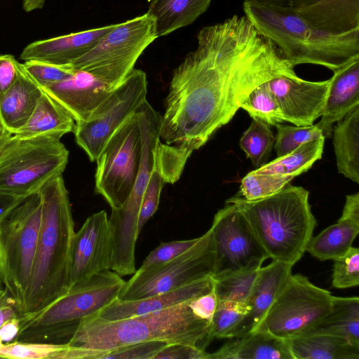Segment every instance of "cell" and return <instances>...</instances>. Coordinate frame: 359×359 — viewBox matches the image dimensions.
<instances>
[{
    "instance_id": "obj_1",
    "label": "cell",
    "mask_w": 359,
    "mask_h": 359,
    "mask_svg": "<svg viewBox=\"0 0 359 359\" xmlns=\"http://www.w3.org/2000/svg\"><path fill=\"white\" fill-rule=\"evenodd\" d=\"M198 45L174 70L161 115L163 143L192 154L227 124L250 92L294 67L244 16L202 28Z\"/></svg>"
},
{
    "instance_id": "obj_2",
    "label": "cell",
    "mask_w": 359,
    "mask_h": 359,
    "mask_svg": "<svg viewBox=\"0 0 359 359\" xmlns=\"http://www.w3.org/2000/svg\"><path fill=\"white\" fill-rule=\"evenodd\" d=\"M39 192L42 199L41 222L20 316L41 310L69 289L71 250L75 231L62 175L48 180Z\"/></svg>"
},
{
    "instance_id": "obj_3",
    "label": "cell",
    "mask_w": 359,
    "mask_h": 359,
    "mask_svg": "<svg viewBox=\"0 0 359 359\" xmlns=\"http://www.w3.org/2000/svg\"><path fill=\"white\" fill-rule=\"evenodd\" d=\"M245 16L294 67L323 66L332 72L359 58V29L332 34L311 25L295 9L243 1Z\"/></svg>"
},
{
    "instance_id": "obj_4",
    "label": "cell",
    "mask_w": 359,
    "mask_h": 359,
    "mask_svg": "<svg viewBox=\"0 0 359 359\" xmlns=\"http://www.w3.org/2000/svg\"><path fill=\"white\" fill-rule=\"evenodd\" d=\"M309 197L304 188L288 184L261 199L236 195L226 202L242 211L268 258L293 266L306 251L316 226Z\"/></svg>"
},
{
    "instance_id": "obj_5",
    "label": "cell",
    "mask_w": 359,
    "mask_h": 359,
    "mask_svg": "<svg viewBox=\"0 0 359 359\" xmlns=\"http://www.w3.org/2000/svg\"><path fill=\"white\" fill-rule=\"evenodd\" d=\"M189 302L119 320L89 317L67 344L99 351L152 341L197 346L208 333L209 321L194 315Z\"/></svg>"
},
{
    "instance_id": "obj_6",
    "label": "cell",
    "mask_w": 359,
    "mask_h": 359,
    "mask_svg": "<svg viewBox=\"0 0 359 359\" xmlns=\"http://www.w3.org/2000/svg\"><path fill=\"white\" fill-rule=\"evenodd\" d=\"M125 283L109 269L72 285L41 310L19 316V331L13 341L67 344L83 321L118 299Z\"/></svg>"
},
{
    "instance_id": "obj_7",
    "label": "cell",
    "mask_w": 359,
    "mask_h": 359,
    "mask_svg": "<svg viewBox=\"0 0 359 359\" xmlns=\"http://www.w3.org/2000/svg\"><path fill=\"white\" fill-rule=\"evenodd\" d=\"M62 137L44 134L20 139L11 135L0 150V195L24 198L62 175L69 158Z\"/></svg>"
},
{
    "instance_id": "obj_8",
    "label": "cell",
    "mask_w": 359,
    "mask_h": 359,
    "mask_svg": "<svg viewBox=\"0 0 359 359\" xmlns=\"http://www.w3.org/2000/svg\"><path fill=\"white\" fill-rule=\"evenodd\" d=\"M42 217L39 190L25 198L0 221V279L22 310L36 253Z\"/></svg>"
},
{
    "instance_id": "obj_9",
    "label": "cell",
    "mask_w": 359,
    "mask_h": 359,
    "mask_svg": "<svg viewBox=\"0 0 359 359\" xmlns=\"http://www.w3.org/2000/svg\"><path fill=\"white\" fill-rule=\"evenodd\" d=\"M156 39L154 20L146 13L116 24L95 47L68 66L73 70L89 72L118 86Z\"/></svg>"
},
{
    "instance_id": "obj_10",
    "label": "cell",
    "mask_w": 359,
    "mask_h": 359,
    "mask_svg": "<svg viewBox=\"0 0 359 359\" xmlns=\"http://www.w3.org/2000/svg\"><path fill=\"white\" fill-rule=\"evenodd\" d=\"M332 297L306 276L291 274L253 332L283 340L306 334L330 311Z\"/></svg>"
},
{
    "instance_id": "obj_11",
    "label": "cell",
    "mask_w": 359,
    "mask_h": 359,
    "mask_svg": "<svg viewBox=\"0 0 359 359\" xmlns=\"http://www.w3.org/2000/svg\"><path fill=\"white\" fill-rule=\"evenodd\" d=\"M215 248L210 229L180 255L162 264L137 269L121 290L118 299L135 300L168 292L212 276Z\"/></svg>"
},
{
    "instance_id": "obj_12",
    "label": "cell",
    "mask_w": 359,
    "mask_h": 359,
    "mask_svg": "<svg viewBox=\"0 0 359 359\" xmlns=\"http://www.w3.org/2000/svg\"><path fill=\"white\" fill-rule=\"evenodd\" d=\"M142 137L136 112L117 129L96 160L95 191L116 208L131 193L139 172Z\"/></svg>"
},
{
    "instance_id": "obj_13",
    "label": "cell",
    "mask_w": 359,
    "mask_h": 359,
    "mask_svg": "<svg viewBox=\"0 0 359 359\" xmlns=\"http://www.w3.org/2000/svg\"><path fill=\"white\" fill-rule=\"evenodd\" d=\"M147 93L146 74L133 69L86 120L76 122L75 141L90 161H96L114 133L147 100Z\"/></svg>"
},
{
    "instance_id": "obj_14",
    "label": "cell",
    "mask_w": 359,
    "mask_h": 359,
    "mask_svg": "<svg viewBox=\"0 0 359 359\" xmlns=\"http://www.w3.org/2000/svg\"><path fill=\"white\" fill-rule=\"evenodd\" d=\"M135 112L142 137L139 172L128 198L122 205L111 209L109 218L114 249L122 254H130L135 250L141 202L154 168L156 149L160 141L161 115L147 100Z\"/></svg>"
},
{
    "instance_id": "obj_15",
    "label": "cell",
    "mask_w": 359,
    "mask_h": 359,
    "mask_svg": "<svg viewBox=\"0 0 359 359\" xmlns=\"http://www.w3.org/2000/svg\"><path fill=\"white\" fill-rule=\"evenodd\" d=\"M215 248V271L212 277L257 269L268 256L242 211L226 203L215 215L210 227Z\"/></svg>"
},
{
    "instance_id": "obj_16",
    "label": "cell",
    "mask_w": 359,
    "mask_h": 359,
    "mask_svg": "<svg viewBox=\"0 0 359 359\" xmlns=\"http://www.w3.org/2000/svg\"><path fill=\"white\" fill-rule=\"evenodd\" d=\"M113 239L102 210L89 216L75 231L71 250L69 287L111 267Z\"/></svg>"
},
{
    "instance_id": "obj_17",
    "label": "cell",
    "mask_w": 359,
    "mask_h": 359,
    "mask_svg": "<svg viewBox=\"0 0 359 359\" xmlns=\"http://www.w3.org/2000/svg\"><path fill=\"white\" fill-rule=\"evenodd\" d=\"M266 83L280 107L284 122L308 126L321 116L330 79L310 81L282 76Z\"/></svg>"
},
{
    "instance_id": "obj_18",
    "label": "cell",
    "mask_w": 359,
    "mask_h": 359,
    "mask_svg": "<svg viewBox=\"0 0 359 359\" xmlns=\"http://www.w3.org/2000/svg\"><path fill=\"white\" fill-rule=\"evenodd\" d=\"M116 86L89 72L74 70L67 79L41 89L79 122L86 120Z\"/></svg>"
},
{
    "instance_id": "obj_19",
    "label": "cell",
    "mask_w": 359,
    "mask_h": 359,
    "mask_svg": "<svg viewBox=\"0 0 359 359\" xmlns=\"http://www.w3.org/2000/svg\"><path fill=\"white\" fill-rule=\"evenodd\" d=\"M292 265L273 261L259 270L251 293L245 302L248 313L226 339L243 337L256 328L292 274Z\"/></svg>"
},
{
    "instance_id": "obj_20",
    "label": "cell",
    "mask_w": 359,
    "mask_h": 359,
    "mask_svg": "<svg viewBox=\"0 0 359 359\" xmlns=\"http://www.w3.org/2000/svg\"><path fill=\"white\" fill-rule=\"evenodd\" d=\"M116 25L88 29L34 41L27 45L20 59L67 66L90 51Z\"/></svg>"
},
{
    "instance_id": "obj_21",
    "label": "cell",
    "mask_w": 359,
    "mask_h": 359,
    "mask_svg": "<svg viewBox=\"0 0 359 359\" xmlns=\"http://www.w3.org/2000/svg\"><path fill=\"white\" fill-rule=\"evenodd\" d=\"M213 288L209 276L178 288L135 300L116 299L97 316L109 320H119L161 311L191 300L209 292Z\"/></svg>"
},
{
    "instance_id": "obj_22",
    "label": "cell",
    "mask_w": 359,
    "mask_h": 359,
    "mask_svg": "<svg viewBox=\"0 0 359 359\" xmlns=\"http://www.w3.org/2000/svg\"><path fill=\"white\" fill-rule=\"evenodd\" d=\"M333 73L321 119L316 123L325 138L332 136L334 123L359 106V58Z\"/></svg>"
},
{
    "instance_id": "obj_23",
    "label": "cell",
    "mask_w": 359,
    "mask_h": 359,
    "mask_svg": "<svg viewBox=\"0 0 359 359\" xmlns=\"http://www.w3.org/2000/svg\"><path fill=\"white\" fill-rule=\"evenodd\" d=\"M43 93L19 62L17 80L0 98V120L7 132L13 135L26 124Z\"/></svg>"
},
{
    "instance_id": "obj_24",
    "label": "cell",
    "mask_w": 359,
    "mask_h": 359,
    "mask_svg": "<svg viewBox=\"0 0 359 359\" xmlns=\"http://www.w3.org/2000/svg\"><path fill=\"white\" fill-rule=\"evenodd\" d=\"M295 10L327 33L341 34L359 29V0H318Z\"/></svg>"
},
{
    "instance_id": "obj_25",
    "label": "cell",
    "mask_w": 359,
    "mask_h": 359,
    "mask_svg": "<svg viewBox=\"0 0 359 359\" xmlns=\"http://www.w3.org/2000/svg\"><path fill=\"white\" fill-rule=\"evenodd\" d=\"M208 353L207 359H293L285 340L255 331Z\"/></svg>"
},
{
    "instance_id": "obj_26",
    "label": "cell",
    "mask_w": 359,
    "mask_h": 359,
    "mask_svg": "<svg viewBox=\"0 0 359 359\" xmlns=\"http://www.w3.org/2000/svg\"><path fill=\"white\" fill-rule=\"evenodd\" d=\"M293 359H359V346L325 334H305L285 340Z\"/></svg>"
},
{
    "instance_id": "obj_27",
    "label": "cell",
    "mask_w": 359,
    "mask_h": 359,
    "mask_svg": "<svg viewBox=\"0 0 359 359\" xmlns=\"http://www.w3.org/2000/svg\"><path fill=\"white\" fill-rule=\"evenodd\" d=\"M212 0H152L147 12L153 19L156 35L166 36L193 23Z\"/></svg>"
},
{
    "instance_id": "obj_28",
    "label": "cell",
    "mask_w": 359,
    "mask_h": 359,
    "mask_svg": "<svg viewBox=\"0 0 359 359\" xmlns=\"http://www.w3.org/2000/svg\"><path fill=\"white\" fill-rule=\"evenodd\" d=\"M333 145L338 172L359 183V106L337 122Z\"/></svg>"
},
{
    "instance_id": "obj_29",
    "label": "cell",
    "mask_w": 359,
    "mask_h": 359,
    "mask_svg": "<svg viewBox=\"0 0 359 359\" xmlns=\"http://www.w3.org/2000/svg\"><path fill=\"white\" fill-rule=\"evenodd\" d=\"M76 121L55 100L45 92L39 98L34 112L14 137L25 139L44 134L64 135L73 132Z\"/></svg>"
},
{
    "instance_id": "obj_30",
    "label": "cell",
    "mask_w": 359,
    "mask_h": 359,
    "mask_svg": "<svg viewBox=\"0 0 359 359\" xmlns=\"http://www.w3.org/2000/svg\"><path fill=\"white\" fill-rule=\"evenodd\" d=\"M358 233L359 219L341 214L337 223L311 238L306 252L320 261L337 259L350 250Z\"/></svg>"
},
{
    "instance_id": "obj_31",
    "label": "cell",
    "mask_w": 359,
    "mask_h": 359,
    "mask_svg": "<svg viewBox=\"0 0 359 359\" xmlns=\"http://www.w3.org/2000/svg\"><path fill=\"white\" fill-rule=\"evenodd\" d=\"M306 334L334 335L359 346L358 297L333 296L330 311Z\"/></svg>"
},
{
    "instance_id": "obj_32",
    "label": "cell",
    "mask_w": 359,
    "mask_h": 359,
    "mask_svg": "<svg viewBox=\"0 0 359 359\" xmlns=\"http://www.w3.org/2000/svg\"><path fill=\"white\" fill-rule=\"evenodd\" d=\"M325 137L306 142L289 154L253 170L259 174H275L295 177L306 172L322 157Z\"/></svg>"
},
{
    "instance_id": "obj_33",
    "label": "cell",
    "mask_w": 359,
    "mask_h": 359,
    "mask_svg": "<svg viewBox=\"0 0 359 359\" xmlns=\"http://www.w3.org/2000/svg\"><path fill=\"white\" fill-rule=\"evenodd\" d=\"M275 136L270 125L252 118L240 140V147L257 168L268 163L274 145Z\"/></svg>"
},
{
    "instance_id": "obj_34",
    "label": "cell",
    "mask_w": 359,
    "mask_h": 359,
    "mask_svg": "<svg viewBox=\"0 0 359 359\" xmlns=\"http://www.w3.org/2000/svg\"><path fill=\"white\" fill-rule=\"evenodd\" d=\"M259 269L239 271L212 277L217 300L245 303L251 293Z\"/></svg>"
},
{
    "instance_id": "obj_35",
    "label": "cell",
    "mask_w": 359,
    "mask_h": 359,
    "mask_svg": "<svg viewBox=\"0 0 359 359\" xmlns=\"http://www.w3.org/2000/svg\"><path fill=\"white\" fill-rule=\"evenodd\" d=\"M245 303L218 301L215 312L209 322L206 336L200 341L202 349L215 339H226L227 334L233 330L248 313Z\"/></svg>"
},
{
    "instance_id": "obj_36",
    "label": "cell",
    "mask_w": 359,
    "mask_h": 359,
    "mask_svg": "<svg viewBox=\"0 0 359 359\" xmlns=\"http://www.w3.org/2000/svg\"><path fill=\"white\" fill-rule=\"evenodd\" d=\"M266 82L252 90L240 109L246 111L252 118L259 119L275 126L284 121L280 107Z\"/></svg>"
},
{
    "instance_id": "obj_37",
    "label": "cell",
    "mask_w": 359,
    "mask_h": 359,
    "mask_svg": "<svg viewBox=\"0 0 359 359\" xmlns=\"http://www.w3.org/2000/svg\"><path fill=\"white\" fill-rule=\"evenodd\" d=\"M293 178L281 175L259 174L252 170L242 179L238 195L249 201L261 199L278 192Z\"/></svg>"
},
{
    "instance_id": "obj_38",
    "label": "cell",
    "mask_w": 359,
    "mask_h": 359,
    "mask_svg": "<svg viewBox=\"0 0 359 359\" xmlns=\"http://www.w3.org/2000/svg\"><path fill=\"white\" fill-rule=\"evenodd\" d=\"M273 147L277 157L285 156L300 145L324 137L317 124L308 126H292L278 123Z\"/></svg>"
},
{
    "instance_id": "obj_39",
    "label": "cell",
    "mask_w": 359,
    "mask_h": 359,
    "mask_svg": "<svg viewBox=\"0 0 359 359\" xmlns=\"http://www.w3.org/2000/svg\"><path fill=\"white\" fill-rule=\"evenodd\" d=\"M191 153L175 145L158 142L155 152V168L165 183L179 180Z\"/></svg>"
},
{
    "instance_id": "obj_40",
    "label": "cell",
    "mask_w": 359,
    "mask_h": 359,
    "mask_svg": "<svg viewBox=\"0 0 359 359\" xmlns=\"http://www.w3.org/2000/svg\"><path fill=\"white\" fill-rule=\"evenodd\" d=\"M68 344L13 341L0 347V358L15 359H55Z\"/></svg>"
},
{
    "instance_id": "obj_41",
    "label": "cell",
    "mask_w": 359,
    "mask_h": 359,
    "mask_svg": "<svg viewBox=\"0 0 359 359\" xmlns=\"http://www.w3.org/2000/svg\"><path fill=\"white\" fill-rule=\"evenodd\" d=\"M332 285L345 289L359 285V248L351 247L342 257L334 260Z\"/></svg>"
},
{
    "instance_id": "obj_42",
    "label": "cell",
    "mask_w": 359,
    "mask_h": 359,
    "mask_svg": "<svg viewBox=\"0 0 359 359\" xmlns=\"http://www.w3.org/2000/svg\"><path fill=\"white\" fill-rule=\"evenodd\" d=\"M22 65L25 72L41 88L60 82L74 72L68 65L60 66L39 60H27Z\"/></svg>"
},
{
    "instance_id": "obj_43",
    "label": "cell",
    "mask_w": 359,
    "mask_h": 359,
    "mask_svg": "<svg viewBox=\"0 0 359 359\" xmlns=\"http://www.w3.org/2000/svg\"><path fill=\"white\" fill-rule=\"evenodd\" d=\"M164 183L161 175L154 166L141 202L137 223L139 233L145 224L156 212L158 207L161 193Z\"/></svg>"
},
{
    "instance_id": "obj_44",
    "label": "cell",
    "mask_w": 359,
    "mask_h": 359,
    "mask_svg": "<svg viewBox=\"0 0 359 359\" xmlns=\"http://www.w3.org/2000/svg\"><path fill=\"white\" fill-rule=\"evenodd\" d=\"M199 238L161 242L158 246L147 256L138 269L142 270L156 266L174 259L196 243Z\"/></svg>"
},
{
    "instance_id": "obj_45",
    "label": "cell",
    "mask_w": 359,
    "mask_h": 359,
    "mask_svg": "<svg viewBox=\"0 0 359 359\" xmlns=\"http://www.w3.org/2000/svg\"><path fill=\"white\" fill-rule=\"evenodd\" d=\"M168 344L161 341L140 342L106 351L101 359H154Z\"/></svg>"
},
{
    "instance_id": "obj_46",
    "label": "cell",
    "mask_w": 359,
    "mask_h": 359,
    "mask_svg": "<svg viewBox=\"0 0 359 359\" xmlns=\"http://www.w3.org/2000/svg\"><path fill=\"white\" fill-rule=\"evenodd\" d=\"M208 353L198 346L170 344L162 348L154 359H207Z\"/></svg>"
},
{
    "instance_id": "obj_47",
    "label": "cell",
    "mask_w": 359,
    "mask_h": 359,
    "mask_svg": "<svg viewBox=\"0 0 359 359\" xmlns=\"http://www.w3.org/2000/svg\"><path fill=\"white\" fill-rule=\"evenodd\" d=\"M19 62L12 55H0V98L18 79Z\"/></svg>"
},
{
    "instance_id": "obj_48",
    "label": "cell",
    "mask_w": 359,
    "mask_h": 359,
    "mask_svg": "<svg viewBox=\"0 0 359 359\" xmlns=\"http://www.w3.org/2000/svg\"><path fill=\"white\" fill-rule=\"evenodd\" d=\"M217 302L213 287L209 292L191 300L189 306L194 315L210 322L217 309Z\"/></svg>"
},
{
    "instance_id": "obj_49",
    "label": "cell",
    "mask_w": 359,
    "mask_h": 359,
    "mask_svg": "<svg viewBox=\"0 0 359 359\" xmlns=\"http://www.w3.org/2000/svg\"><path fill=\"white\" fill-rule=\"evenodd\" d=\"M18 316L15 302L5 288L0 290V327L7 320Z\"/></svg>"
},
{
    "instance_id": "obj_50",
    "label": "cell",
    "mask_w": 359,
    "mask_h": 359,
    "mask_svg": "<svg viewBox=\"0 0 359 359\" xmlns=\"http://www.w3.org/2000/svg\"><path fill=\"white\" fill-rule=\"evenodd\" d=\"M19 316L5 322L0 327V337L4 344L13 342L19 331Z\"/></svg>"
},
{
    "instance_id": "obj_51",
    "label": "cell",
    "mask_w": 359,
    "mask_h": 359,
    "mask_svg": "<svg viewBox=\"0 0 359 359\" xmlns=\"http://www.w3.org/2000/svg\"><path fill=\"white\" fill-rule=\"evenodd\" d=\"M263 3L273 6L297 9L299 7L311 4L318 0H244Z\"/></svg>"
},
{
    "instance_id": "obj_52",
    "label": "cell",
    "mask_w": 359,
    "mask_h": 359,
    "mask_svg": "<svg viewBox=\"0 0 359 359\" xmlns=\"http://www.w3.org/2000/svg\"><path fill=\"white\" fill-rule=\"evenodd\" d=\"M46 0H23L22 6L26 12L42 8Z\"/></svg>"
},
{
    "instance_id": "obj_53",
    "label": "cell",
    "mask_w": 359,
    "mask_h": 359,
    "mask_svg": "<svg viewBox=\"0 0 359 359\" xmlns=\"http://www.w3.org/2000/svg\"><path fill=\"white\" fill-rule=\"evenodd\" d=\"M11 135V133H6L3 135H0V150L1 149L2 147L5 144L7 139Z\"/></svg>"
},
{
    "instance_id": "obj_54",
    "label": "cell",
    "mask_w": 359,
    "mask_h": 359,
    "mask_svg": "<svg viewBox=\"0 0 359 359\" xmlns=\"http://www.w3.org/2000/svg\"><path fill=\"white\" fill-rule=\"evenodd\" d=\"M8 133V132H7V131L4 129V128L3 125H2L1 122V120H0V135H4V134H6V133Z\"/></svg>"
},
{
    "instance_id": "obj_55",
    "label": "cell",
    "mask_w": 359,
    "mask_h": 359,
    "mask_svg": "<svg viewBox=\"0 0 359 359\" xmlns=\"http://www.w3.org/2000/svg\"><path fill=\"white\" fill-rule=\"evenodd\" d=\"M4 285L0 279V290L4 289Z\"/></svg>"
},
{
    "instance_id": "obj_56",
    "label": "cell",
    "mask_w": 359,
    "mask_h": 359,
    "mask_svg": "<svg viewBox=\"0 0 359 359\" xmlns=\"http://www.w3.org/2000/svg\"><path fill=\"white\" fill-rule=\"evenodd\" d=\"M4 344V342L0 337V347Z\"/></svg>"
}]
</instances>
